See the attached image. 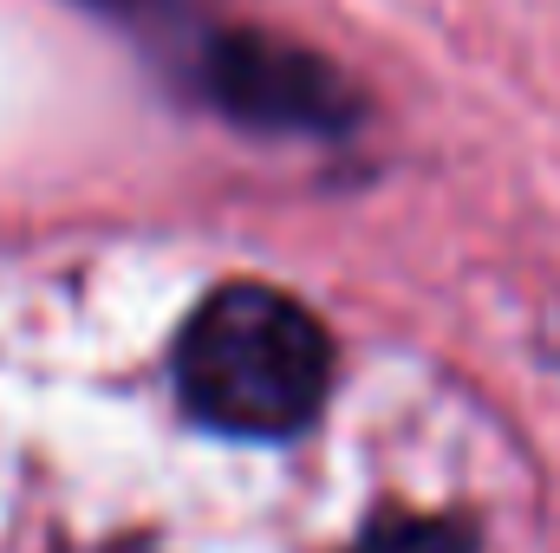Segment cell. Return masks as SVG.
Wrapping results in <instances>:
<instances>
[{"instance_id": "1", "label": "cell", "mask_w": 560, "mask_h": 553, "mask_svg": "<svg viewBox=\"0 0 560 553\" xmlns=\"http://www.w3.org/2000/svg\"><path fill=\"white\" fill-rule=\"evenodd\" d=\"M332 385V345L319 319L275 286L209 293L176 339V391L189 416L229 436L275 443L306 430Z\"/></svg>"}, {"instance_id": "2", "label": "cell", "mask_w": 560, "mask_h": 553, "mask_svg": "<svg viewBox=\"0 0 560 553\" xmlns=\"http://www.w3.org/2000/svg\"><path fill=\"white\" fill-rule=\"evenodd\" d=\"M202 92L222 118L255 131H346L359 118L346 79L275 33H222L202 52Z\"/></svg>"}, {"instance_id": "3", "label": "cell", "mask_w": 560, "mask_h": 553, "mask_svg": "<svg viewBox=\"0 0 560 553\" xmlns=\"http://www.w3.org/2000/svg\"><path fill=\"white\" fill-rule=\"evenodd\" d=\"M352 553H476V534L436 515H385L352 541Z\"/></svg>"}]
</instances>
